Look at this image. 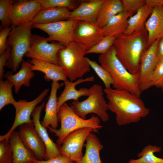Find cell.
Returning a JSON list of instances; mask_svg holds the SVG:
<instances>
[{"mask_svg":"<svg viewBox=\"0 0 163 163\" xmlns=\"http://www.w3.org/2000/svg\"><path fill=\"white\" fill-rule=\"evenodd\" d=\"M104 91L108 100V110L115 113L119 126L136 123L150 113L140 97L129 91L111 88Z\"/></svg>","mask_w":163,"mask_h":163,"instance_id":"1","label":"cell"},{"mask_svg":"<svg viewBox=\"0 0 163 163\" xmlns=\"http://www.w3.org/2000/svg\"><path fill=\"white\" fill-rule=\"evenodd\" d=\"M148 36L145 27L130 35L123 34L115 40L113 46L117 57L132 74L139 73L141 56L149 47Z\"/></svg>","mask_w":163,"mask_h":163,"instance_id":"2","label":"cell"},{"mask_svg":"<svg viewBox=\"0 0 163 163\" xmlns=\"http://www.w3.org/2000/svg\"><path fill=\"white\" fill-rule=\"evenodd\" d=\"M98 61L112 78L113 88L126 90L140 97L142 92L139 84V73L132 74L127 70L117 57L113 46L99 55Z\"/></svg>","mask_w":163,"mask_h":163,"instance_id":"3","label":"cell"},{"mask_svg":"<svg viewBox=\"0 0 163 163\" xmlns=\"http://www.w3.org/2000/svg\"><path fill=\"white\" fill-rule=\"evenodd\" d=\"M86 51L73 41L58 52L59 65L70 81L74 82L82 78L90 71L91 66L85 57Z\"/></svg>","mask_w":163,"mask_h":163,"instance_id":"4","label":"cell"},{"mask_svg":"<svg viewBox=\"0 0 163 163\" xmlns=\"http://www.w3.org/2000/svg\"><path fill=\"white\" fill-rule=\"evenodd\" d=\"M58 120L61 126L59 129H53L49 126V131L54 133L58 137L57 143L62 144L65 138L70 134L78 129L91 128L94 132H97L102 127L100 125V119L97 116H92L86 119L82 118L73 111L70 106L66 103L60 107L58 113Z\"/></svg>","mask_w":163,"mask_h":163,"instance_id":"5","label":"cell"},{"mask_svg":"<svg viewBox=\"0 0 163 163\" xmlns=\"http://www.w3.org/2000/svg\"><path fill=\"white\" fill-rule=\"evenodd\" d=\"M32 21L17 27H13L8 36L7 45L11 48L7 66L13 72L17 71L23 58L29 51L31 42Z\"/></svg>","mask_w":163,"mask_h":163,"instance_id":"6","label":"cell"},{"mask_svg":"<svg viewBox=\"0 0 163 163\" xmlns=\"http://www.w3.org/2000/svg\"><path fill=\"white\" fill-rule=\"evenodd\" d=\"M89 89V94L86 99L81 101H74L70 106L74 112L82 118L85 119L88 114L94 113L102 121H107L109 116L107 112V103L104 96V89L97 84L93 85Z\"/></svg>","mask_w":163,"mask_h":163,"instance_id":"7","label":"cell"},{"mask_svg":"<svg viewBox=\"0 0 163 163\" xmlns=\"http://www.w3.org/2000/svg\"><path fill=\"white\" fill-rule=\"evenodd\" d=\"M48 42L46 37L32 35L30 48L24 56L59 65L58 53L64 46L58 42Z\"/></svg>","mask_w":163,"mask_h":163,"instance_id":"8","label":"cell"},{"mask_svg":"<svg viewBox=\"0 0 163 163\" xmlns=\"http://www.w3.org/2000/svg\"><path fill=\"white\" fill-rule=\"evenodd\" d=\"M78 21L71 19L52 23L36 24L33 27L41 30L46 33L48 42L56 41L66 46L74 41V32Z\"/></svg>","mask_w":163,"mask_h":163,"instance_id":"9","label":"cell"},{"mask_svg":"<svg viewBox=\"0 0 163 163\" xmlns=\"http://www.w3.org/2000/svg\"><path fill=\"white\" fill-rule=\"evenodd\" d=\"M49 90L48 88L44 90L37 98L31 101L20 100L14 103L13 105L15 111L14 121L9 131L5 134L0 136V140H9L11 133L18 126L33 122L30 118L31 116L35 107L44 98Z\"/></svg>","mask_w":163,"mask_h":163,"instance_id":"10","label":"cell"},{"mask_svg":"<svg viewBox=\"0 0 163 163\" xmlns=\"http://www.w3.org/2000/svg\"><path fill=\"white\" fill-rule=\"evenodd\" d=\"M93 132L91 128H84L76 130L69 135L64 139L59 148L61 155L77 163L83 157L82 149L89 135Z\"/></svg>","mask_w":163,"mask_h":163,"instance_id":"11","label":"cell"},{"mask_svg":"<svg viewBox=\"0 0 163 163\" xmlns=\"http://www.w3.org/2000/svg\"><path fill=\"white\" fill-rule=\"evenodd\" d=\"M104 37L103 29L96 22L79 21L75 31L74 41L87 51Z\"/></svg>","mask_w":163,"mask_h":163,"instance_id":"12","label":"cell"},{"mask_svg":"<svg viewBox=\"0 0 163 163\" xmlns=\"http://www.w3.org/2000/svg\"><path fill=\"white\" fill-rule=\"evenodd\" d=\"M159 39L155 40L143 53L139 72V84L142 92L149 88L152 75L158 62L157 47Z\"/></svg>","mask_w":163,"mask_h":163,"instance_id":"13","label":"cell"},{"mask_svg":"<svg viewBox=\"0 0 163 163\" xmlns=\"http://www.w3.org/2000/svg\"><path fill=\"white\" fill-rule=\"evenodd\" d=\"M41 10L40 4L36 0L14 1L10 17L12 26L17 27L32 21Z\"/></svg>","mask_w":163,"mask_h":163,"instance_id":"14","label":"cell"},{"mask_svg":"<svg viewBox=\"0 0 163 163\" xmlns=\"http://www.w3.org/2000/svg\"><path fill=\"white\" fill-rule=\"evenodd\" d=\"M18 132L23 144L34 154L36 159H45L46 147L36 131L33 122L20 126Z\"/></svg>","mask_w":163,"mask_h":163,"instance_id":"15","label":"cell"},{"mask_svg":"<svg viewBox=\"0 0 163 163\" xmlns=\"http://www.w3.org/2000/svg\"><path fill=\"white\" fill-rule=\"evenodd\" d=\"M45 106V102H44L40 106H37L31 116L35 128L46 147V153L45 160H46L61 154L59 152V148L50 138L46 128L43 126L40 121L41 113Z\"/></svg>","mask_w":163,"mask_h":163,"instance_id":"16","label":"cell"},{"mask_svg":"<svg viewBox=\"0 0 163 163\" xmlns=\"http://www.w3.org/2000/svg\"><path fill=\"white\" fill-rule=\"evenodd\" d=\"M94 79V77L91 76L85 78H82L78 79L74 82L71 81L68 79L64 82V88L58 98V113L60 107L66 101L70 100L77 101H78V99L81 97L88 96L90 93L89 88H81L79 90H77L75 88V86L83 82H93Z\"/></svg>","mask_w":163,"mask_h":163,"instance_id":"17","label":"cell"},{"mask_svg":"<svg viewBox=\"0 0 163 163\" xmlns=\"http://www.w3.org/2000/svg\"><path fill=\"white\" fill-rule=\"evenodd\" d=\"M105 0H90L82 2L71 11L70 18L79 21L96 22L99 12Z\"/></svg>","mask_w":163,"mask_h":163,"instance_id":"18","label":"cell"},{"mask_svg":"<svg viewBox=\"0 0 163 163\" xmlns=\"http://www.w3.org/2000/svg\"><path fill=\"white\" fill-rule=\"evenodd\" d=\"M63 85V83L60 84L58 81H52L50 96L45 105V114L41 123L43 126L46 128L50 126L53 129H56L58 127L57 93Z\"/></svg>","mask_w":163,"mask_h":163,"instance_id":"19","label":"cell"},{"mask_svg":"<svg viewBox=\"0 0 163 163\" xmlns=\"http://www.w3.org/2000/svg\"><path fill=\"white\" fill-rule=\"evenodd\" d=\"M145 27L148 33V45L149 46L163 36V5L153 8Z\"/></svg>","mask_w":163,"mask_h":163,"instance_id":"20","label":"cell"},{"mask_svg":"<svg viewBox=\"0 0 163 163\" xmlns=\"http://www.w3.org/2000/svg\"><path fill=\"white\" fill-rule=\"evenodd\" d=\"M29 61L31 64L32 70L43 73L44 79L47 81L51 80L64 82L68 79L63 69L59 65L34 59H32Z\"/></svg>","mask_w":163,"mask_h":163,"instance_id":"21","label":"cell"},{"mask_svg":"<svg viewBox=\"0 0 163 163\" xmlns=\"http://www.w3.org/2000/svg\"><path fill=\"white\" fill-rule=\"evenodd\" d=\"M31 66L29 61L23 60L21 68L16 73L13 74L12 71H8L5 74L4 78L13 84L15 93L18 92L23 85L27 87L30 86V80L34 75Z\"/></svg>","mask_w":163,"mask_h":163,"instance_id":"22","label":"cell"},{"mask_svg":"<svg viewBox=\"0 0 163 163\" xmlns=\"http://www.w3.org/2000/svg\"><path fill=\"white\" fill-rule=\"evenodd\" d=\"M9 142L12 151V163H30L36 159L34 154L23 144L18 132L14 131L11 133Z\"/></svg>","mask_w":163,"mask_h":163,"instance_id":"23","label":"cell"},{"mask_svg":"<svg viewBox=\"0 0 163 163\" xmlns=\"http://www.w3.org/2000/svg\"><path fill=\"white\" fill-rule=\"evenodd\" d=\"M70 10L65 8H50L41 10L34 18L33 24H48L69 19Z\"/></svg>","mask_w":163,"mask_h":163,"instance_id":"24","label":"cell"},{"mask_svg":"<svg viewBox=\"0 0 163 163\" xmlns=\"http://www.w3.org/2000/svg\"><path fill=\"white\" fill-rule=\"evenodd\" d=\"M133 14L123 11L110 18L102 28L104 36L116 38L123 34L127 26L128 19Z\"/></svg>","mask_w":163,"mask_h":163,"instance_id":"25","label":"cell"},{"mask_svg":"<svg viewBox=\"0 0 163 163\" xmlns=\"http://www.w3.org/2000/svg\"><path fill=\"white\" fill-rule=\"evenodd\" d=\"M86 141L85 155L80 161L75 163H102L100 152L103 146L98 138L91 132Z\"/></svg>","mask_w":163,"mask_h":163,"instance_id":"26","label":"cell"},{"mask_svg":"<svg viewBox=\"0 0 163 163\" xmlns=\"http://www.w3.org/2000/svg\"><path fill=\"white\" fill-rule=\"evenodd\" d=\"M153 8L146 4L129 18L127 26L124 34L130 35L144 28Z\"/></svg>","mask_w":163,"mask_h":163,"instance_id":"27","label":"cell"},{"mask_svg":"<svg viewBox=\"0 0 163 163\" xmlns=\"http://www.w3.org/2000/svg\"><path fill=\"white\" fill-rule=\"evenodd\" d=\"M124 11L121 0H105L100 10L96 21L102 28L111 18Z\"/></svg>","mask_w":163,"mask_h":163,"instance_id":"28","label":"cell"},{"mask_svg":"<svg viewBox=\"0 0 163 163\" xmlns=\"http://www.w3.org/2000/svg\"><path fill=\"white\" fill-rule=\"evenodd\" d=\"M161 148L149 145L145 146L137 155L139 158L130 159L128 163H163V158L155 155V153L159 152Z\"/></svg>","mask_w":163,"mask_h":163,"instance_id":"29","label":"cell"},{"mask_svg":"<svg viewBox=\"0 0 163 163\" xmlns=\"http://www.w3.org/2000/svg\"><path fill=\"white\" fill-rule=\"evenodd\" d=\"M13 84L7 79L0 80V110L8 104H13L16 101L12 93Z\"/></svg>","mask_w":163,"mask_h":163,"instance_id":"30","label":"cell"},{"mask_svg":"<svg viewBox=\"0 0 163 163\" xmlns=\"http://www.w3.org/2000/svg\"><path fill=\"white\" fill-rule=\"evenodd\" d=\"M85 58L91 67L93 69L103 82L105 88H111V85H112L113 84V81L109 73L96 61L92 60L87 57H85Z\"/></svg>","mask_w":163,"mask_h":163,"instance_id":"31","label":"cell"},{"mask_svg":"<svg viewBox=\"0 0 163 163\" xmlns=\"http://www.w3.org/2000/svg\"><path fill=\"white\" fill-rule=\"evenodd\" d=\"M13 2L12 0H0V29L9 27L11 24L10 17Z\"/></svg>","mask_w":163,"mask_h":163,"instance_id":"32","label":"cell"},{"mask_svg":"<svg viewBox=\"0 0 163 163\" xmlns=\"http://www.w3.org/2000/svg\"><path fill=\"white\" fill-rule=\"evenodd\" d=\"M41 5V10L50 8H65L70 10L76 8L78 1L72 0H36Z\"/></svg>","mask_w":163,"mask_h":163,"instance_id":"33","label":"cell"},{"mask_svg":"<svg viewBox=\"0 0 163 163\" xmlns=\"http://www.w3.org/2000/svg\"><path fill=\"white\" fill-rule=\"evenodd\" d=\"M116 37L114 36H105L98 43L88 50L86 54L104 53L112 46Z\"/></svg>","mask_w":163,"mask_h":163,"instance_id":"34","label":"cell"},{"mask_svg":"<svg viewBox=\"0 0 163 163\" xmlns=\"http://www.w3.org/2000/svg\"><path fill=\"white\" fill-rule=\"evenodd\" d=\"M13 153L9 140H0V163H12Z\"/></svg>","mask_w":163,"mask_h":163,"instance_id":"35","label":"cell"},{"mask_svg":"<svg viewBox=\"0 0 163 163\" xmlns=\"http://www.w3.org/2000/svg\"><path fill=\"white\" fill-rule=\"evenodd\" d=\"M163 85V59L158 60L152 74L151 87L161 88Z\"/></svg>","mask_w":163,"mask_h":163,"instance_id":"36","label":"cell"},{"mask_svg":"<svg viewBox=\"0 0 163 163\" xmlns=\"http://www.w3.org/2000/svg\"><path fill=\"white\" fill-rule=\"evenodd\" d=\"M124 11L133 15L146 4L145 0H121Z\"/></svg>","mask_w":163,"mask_h":163,"instance_id":"37","label":"cell"},{"mask_svg":"<svg viewBox=\"0 0 163 163\" xmlns=\"http://www.w3.org/2000/svg\"><path fill=\"white\" fill-rule=\"evenodd\" d=\"M13 26L0 29V54L5 51L8 48L7 41Z\"/></svg>","mask_w":163,"mask_h":163,"instance_id":"38","label":"cell"},{"mask_svg":"<svg viewBox=\"0 0 163 163\" xmlns=\"http://www.w3.org/2000/svg\"><path fill=\"white\" fill-rule=\"evenodd\" d=\"M11 48L8 46L6 50L0 54V80L3 79L5 71L4 67L7 66V62L11 55Z\"/></svg>","mask_w":163,"mask_h":163,"instance_id":"39","label":"cell"},{"mask_svg":"<svg viewBox=\"0 0 163 163\" xmlns=\"http://www.w3.org/2000/svg\"><path fill=\"white\" fill-rule=\"evenodd\" d=\"M33 162L34 163H72L73 162L66 156L61 154L45 160L35 159Z\"/></svg>","mask_w":163,"mask_h":163,"instance_id":"40","label":"cell"},{"mask_svg":"<svg viewBox=\"0 0 163 163\" xmlns=\"http://www.w3.org/2000/svg\"><path fill=\"white\" fill-rule=\"evenodd\" d=\"M158 61L163 59V36L158 40L157 47Z\"/></svg>","mask_w":163,"mask_h":163,"instance_id":"41","label":"cell"},{"mask_svg":"<svg viewBox=\"0 0 163 163\" xmlns=\"http://www.w3.org/2000/svg\"><path fill=\"white\" fill-rule=\"evenodd\" d=\"M154 3L155 5H163V0H155Z\"/></svg>","mask_w":163,"mask_h":163,"instance_id":"42","label":"cell"},{"mask_svg":"<svg viewBox=\"0 0 163 163\" xmlns=\"http://www.w3.org/2000/svg\"><path fill=\"white\" fill-rule=\"evenodd\" d=\"M161 88H162V92H163V85H162V87H161Z\"/></svg>","mask_w":163,"mask_h":163,"instance_id":"43","label":"cell"},{"mask_svg":"<svg viewBox=\"0 0 163 163\" xmlns=\"http://www.w3.org/2000/svg\"><path fill=\"white\" fill-rule=\"evenodd\" d=\"M72 163H75V162H73Z\"/></svg>","mask_w":163,"mask_h":163,"instance_id":"44","label":"cell"},{"mask_svg":"<svg viewBox=\"0 0 163 163\" xmlns=\"http://www.w3.org/2000/svg\"><path fill=\"white\" fill-rule=\"evenodd\" d=\"M30 163H34L33 162H31Z\"/></svg>","mask_w":163,"mask_h":163,"instance_id":"45","label":"cell"}]
</instances>
